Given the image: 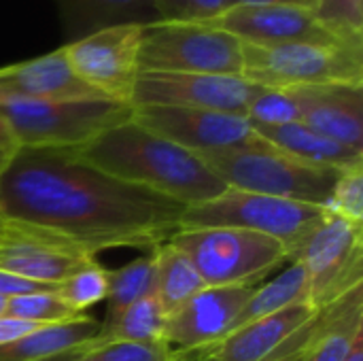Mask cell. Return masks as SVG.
Returning <instances> with one entry per match:
<instances>
[{"mask_svg":"<svg viewBox=\"0 0 363 361\" xmlns=\"http://www.w3.org/2000/svg\"><path fill=\"white\" fill-rule=\"evenodd\" d=\"M185 206L123 183L72 149L17 147L0 174V219L60 238L85 255L153 249L181 226Z\"/></svg>","mask_w":363,"mask_h":361,"instance_id":"1","label":"cell"},{"mask_svg":"<svg viewBox=\"0 0 363 361\" xmlns=\"http://www.w3.org/2000/svg\"><path fill=\"white\" fill-rule=\"evenodd\" d=\"M72 153L123 183L151 189L183 206L202 204L228 189L198 153L153 134L134 119L102 132Z\"/></svg>","mask_w":363,"mask_h":361,"instance_id":"2","label":"cell"},{"mask_svg":"<svg viewBox=\"0 0 363 361\" xmlns=\"http://www.w3.org/2000/svg\"><path fill=\"white\" fill-rule=\"evenodd\" d=\"M134 106L106 98L89 100H0L17 147L77 149L132 119Z\"/></svg>","mask_w":363,"mask_h":361,"instance_id":"3","label":"cell"},{"mask_svg":"<svg viewBox=\"0 0 363 361\" xmlns=\"http://www.w3.org/2000/svg\"><path fill=\"white\" fill-rule=\"evenodd\" d=\"M168 243L189 257L206 287H255L287 264L279 240L238 228H179Z\"/></svg>","mask_w":363,"mask_h":361,"instance_id":"4","label":"cell"},{"mask_svg":"<svg viewBox=\"0 0 363 361\" xmlns=\"http://www.w3.org/2000/svg\"><path fill=\"white\" fill-rule=\"evenodd\" d=\"M328 217L323 206L228 187L213 200L185 206L179 228H238L279 240L289 257Z\"/></svg>","mask_w":363,"mask_h":361,"instance_id":"5","label":"cell"},{"mask_svg":"<svg viewBox=\"0 0 363 361\" xmlns=\"http://www.w3.org/2000/svg\"><path fill=\"white\" fill-rule=\"evenodd\" d=\"M242 77L262 87L363 85V43H242Z\"/></svg>","mask_w":363,"mask_h":361,"instance_id":"6","label":"cell"},{"mask_svg":"<svg viewBox=\"0 0 363 361\" xmlns=\"http://www.w3.org/2000/svg\"><path fill=\"white\" fill-rule=\"evenodd\" d=\"M200 157L228 187L315 206L325 204L338 177L336 170L302 164L270 143L259 149H236Z\"/></svg>","mask_w":363,"mask_h":361,"instance_id":"7","label":"cell"},{"mask_svg":"<svg viewBox=\"0 0 363 361\" xmlns=\"http://www.w3.org/2000/svg\"><path fill=\"white\" fill-rule=\"evenodd\" d=\"M140 72L187 74H242V40L206 23H151L143 26Z\"/></svg>","mask_w":363,"mask_h":361,"instance_id":"8","label":"cell"},{"mask_svg":"<svg viewBox=\"0 0 363 361\" xmlns=\"http://www.w3.org/2000/svg\"><path fill=\"white\" fill-rule=\"evenodd\" d=\"M289 262L302 264L308 300L321 311L363 285V226L328 215Z\"/></svg>","mask_w":363,"mask_h":361,"instance_id":"9","label":"cell"},{"mask_svg":"<svg viewBox=\"0 0 363 361\" xmlns=\"http://www.w3.org/2000/svg\"><path fill=\"white\" fill-rule=\"evenodd\" d=\"M132 119L198 155L259 149L268 145L245 115L234 113L181 106H134Z\"/></svg>","mask_w":363,"mask_h":361,"instance_id":"10","label":"cell"},{"mask_svg":"<svg viewBox=\"0 0 363 361\" xmlns=\"http://www.w3.org/2000/svg\"><path fill=\"white\" fill-rule=\"evenodd\" d=\"M140 38L143 26H113L66 43L64 53L70 68L85 85L108 100L130 102L140 72Z\"/></svg>","mask_w":363,"mask_h":361,"instance_id":"11","label":"cell"},{"mask_svg":"<svg viewBox=\"0 0 363 361\" xmlns=\"http://www.w3.org/2000/svg\"><path fill=\"white\" fill-rule=\"evenodd\" d=\"M262 85L242 74H187V72H138L132 106H181L247 115Z\"/></svg>","mask_w":363,"mask_h":361,"instance_id":"12","label":"cell"},{"mask_svg":"<svg viewBox=\"0 0 363 361\" xmlns=\"http://www.w3.org/2000/svg\"><path fill=\"white\" fill-rule=\"evenodd\" d=\"M234 34L247 45L274 47L291 43H363L347 40L323 26L315 11L294 4H259V6H232L215 21L206 23Z\"/></svg>","mask_w":363,"mask_h":361,"instance_id":"13","label":"cell"},{"mask_svg":"<svg viewBox=\"0 0 363 361\" xmlns=\"http://www.w3.org/2000/svg\"><path fill=\"white\" fill-rule=\"evenodd\" d=\"M253 287H204L166 321V343L179 351H202L236 330V319Z\"/></svg>","mask_w":363,"mask_h":361,"instance_id":"14","label":"cell"},{"mask_svg":"<svg viewBox=\"0 0 363 361\" xmlns=\"http://www.w3.org/2000/svg\"><path fill=\"white\" fill-rule=\"evenodd\" d=\"M91 255L45 232L21 223L2 221L0 270L45 285H60Z\"/></svg>","mask_w":363,"mask_h":361,"instance_id":"15","label":"cell"},{"mask_svg":"<svg viewBox=\"0 0 363 361\" xmlns=\"http://www.w3.org/2000/svg\"><path fill=\"white\" fill-rule=\"evenodd\" d=\"M289 89L300 104L304 126L363 151V85H304Z\"/></svg>","mask_w":363,"mask_h":361,"instance_id":"16","label":"cell"},{"mask_svg":"<svg viewBox=\"0 0 363 361\" xmlns=\"http://www.w3.org/2000/svg\"><path fill=\"white\" fill-rule=\"evenodd\" d=\"M104 98L70 68L64 47L0 68V100H89ZM108 100V98H106Z\"/></svg>","mask_w":363,"mask_h":361,"instance_id":"17","label":"cell"},{"mask_svg":"<svg viewBox=\"0 0 363 361\" xmlns=\"http://www.w3.org/2000/svg\"><path fill=\"white\" fill-rule=\"evenodd\" d=\"M317 315L319 311L311 302L296 304L274 315L255 319L202 351H206L215 361H266L285 349V345L304 326L315 321Z\"/></svg>","mask_w":363,"mask_h":361,"instance_id":"18","label":"cell"},{"mask_svg":"<svg viewBox=\"0 0 363 361\" xmlns=\"http://www.w3.org/2000/svg\"><path fill=\"white\" fill-rule=\"evenodd\" d=\"M66 43L113 26L157 23L153 0H55Z\"/></svg>","mask_w":363,"mask_h":361,"instance_id":"19","label":"cell"},{"mask_svg":"<svg viewBox=\"0 0 363 361\" xmlns=\"http://www.w3.org/2000/svg\"><path fill=\"white\" fill-rule=\"evenodd\" d=\"M253 130L274 149L315 168L342 172L349 168L363 166V151L351 149L338 140H332L311 130L302 121L274 126V128H253Z\"/></svg>","mask_w":363,"mask_h":361,"instance_id":"20","label":"cell"},{"mask_svg":"<svg viewBox=\"0 0 363 361\" xmlns=\"http://www.w3.org/2000/svg\"><path fill=\"white\" fill-rule=\"evenodd\" d=\"M100 334V321L89 315L40 326L36 332L19 338L17 343L0 347V361H40L49 355L83 347Z\"/></svg>","mask_w":363,"mask_h":361,"instance_id":"21","label":"cell"},{"mask_svg":"<svg viewBox=\"0 0 363 361\" xmlns=\"http://www.w3.org/2000/svg\"><path fill=\"white\" fill-rule=\"evenodd\" d=\"M155 257V283H153V296L162 304L164 313L170 317L177 313L189 298H194L198 291H202L206 285L202 277L198 274L196 266L189 262V257L177 249L172 243H162L151 249Z\"/></svg>","mask_w":363,"mask_h":361,"instance_id":"22","label":"cell"},{"mask_svg":"<svg viewBox=\"0 0 363 361\" xmlns=\"http://www.w3.org/2000/svg\"><path fill=\"white\" fill-rule=\"evenodd\" d=\"M304 302H311L306 272H304L302 264L289 262V266L281 274H277L272 281H268L259 287H253L251 296L247 298V302L236 319V330L255 319L274 315L279 311H285L289 306L304 304Z\"/></svg>","mask_w":363,"mask_h":361,"instance_id":"23","label":"cell"},{"mask_svg":"<svg viewBox=\"0 0 363 361\" xmlns=\"http://www.w3.org/2000/svg\"><path fill=\"white\" fill-rule=\"evenodd\" d=\"M166 321L168 315L164 313L157 298L145 296L134 304L125 306L113 317H104L100 323L98 340H125V343H166Z\"/></svg>","mask_w":363,"mask_h":361,"instance_id":"24","label":"cell"},{"mask_svg":"<svg viewBox=\"0 0 363 361\" xmlns=\"http://www.w3.org/2000/svg\"><path fill=\"white\" fill-rule=\"evenodd\" d=\"M155 283V257L149 251L134 262L108 270V294H106V317L117 315L125 306L134 304L136 300L151 296Z\"/></svg>","mask_w":363,"mask_h":361,"instance_id":"25","label":"cell"},{"mask_svg":"<svg viewBox=\"0 0 363 361\" xmlns=\"http://www.w3.org/2000/svg\"><path fill=\"white\" fill-rule=\"evenodd\" d=\"M57 294L77 315H85L87 309L106 300L108 270L96 257H89L57 285Z\"/></svg>","mask_w":363,"mask_h":361,"instance_id":"26","label":"cell"},{"mask_svg":"<svg viewBox=\"0 0 363 361\" xmlns=\"http://www.w3.org/2000/svg\"><path fill=\"white\" fill-rule=\"evenodd\" d=\"M185 351L172 349L168 343H125L94 338L83 347L81 361H181Z\"/></svg>","mask_w":363,"mask_h":361,"instance_id":"27","label":"cell"},{"mask_svg":"<svg viewBox=\"0 0 363 361\" xmlns=\"http://www.w3.org/2000/svg\"><path fill=\"white\" fill-rule=\"evenodd\" d=\"M4 315L36 323V326H51V323H62L68 319L79 317L57 294V289L51 291H32V294H21L13 296L6 300Z\"/></svg>","mask_w":363,"mask_h":361,"instance_id":"28","label":"cell"},{"mask_svg":"<svg viewBox=\"0 0 363 361\" xmlns=\"http://www.w3.org/2000/svg\"><path fill=\"white\" fill-rule=\"evenodd\" d=\"M253 128H274L300 121V104L289 87H262L247 115Z\"/></svg>","mask_w":363,"mask_h":361,"instance_id":"29","label":"cell"},{"mask_svg":"<svg viewBox=\"0 0 363 361\" xmlns=\"http://www.w3.org/2000/svg\"><path fill=\"white\" fill-rule=\"evenodd\" d=\"M323 211L328 215L363 226V166L338 172Z\"/></svg>","mask_w":363,"mask_h":361,"instance_id":"30","label":"cell"},{"mask_svg":"<svg viewBox=\"0 0 363 361\" xmlns=\"http://www.w3.org/2000/svg\"><path fill=\"white\" fill-rule=\"evenodd\" d=\"M317 19L347 40H363V0H317Z\"/></svg>","mask_w":363,"mask_h":361,"instance_id":"31","label":"cell"},{"mask_svg":"<svg viewBox=\"0 0 363 361\" xmlns=\"http://www.w3.org/2000/svg\"><path fill=\"white\" fill-rule=\"evenodd\" d=\"M164 23H211L228 9V0H153Z\"/></svg>","mask_w":363,"mask_h":361,"instance_id":"32","label":"cell"},{"mask_svg":"<svg viewBox=\"0 0 363 361\" xmlns=\"http://www.w3.org/2000/svg\"><path fill=\"white\" fill-rule=\"evenodd\" d=\"M57 289V285H45V283H34L15 274H9L4 270H0V296L2 298H13V296H21V294H32V291H51Z\"/></svg>","mask_w":363,"mask_h":361,"instance_id":"33","label":"cell"},{"mask_svg":"<svg viewBox=\"0 0 363 361\" xmlns=\"http://www.w3.org/2000/svg\"><path fill=\"white\" fill-rule=\"evenodd\" d=\"M317 317H319V315H317ZM315 323H317V319L311 321L308 326H304V328L285 345V349H281L274 357H270V360L266 361H302V355H304V351H306V347H308V340H311V336H313Z\"/></svg>","mask_w":363,"mask_h":361,"instance_id":"34","label":"cell"},{"mask_svg":"<svg viewBox=\"0 0 363 361\" xmlns=\"http://www.w3.org/2000/svg\"><path fill=\"white\" fill-rule=\"evenodd\" d=\"M38 328L40 326L30 323V321H23V319H17V317L0 315V347L11 345V343H17L19 338L36 332Z\"/></svg>","mask_w":363,"mask_h":361,"instance_id":"35","label":"cell"},{"mask_svg":"<svg viewBox=\"0 0 363 361\" xmlns=\"http://www.w3.org/2000/svg\"><path fill=\"white\" fill-rule=\"evenodd\" d=\"M230 9L232 6H259V4H294V6H304L315 11L317 0H228Z\"/></svg>","mask_w":363,"mask_h":361,"instance_id":"36","label":"cell"},{"mask_svg":"<svg viewBox=\"0 0 363 361\" xmlns=\"http://www.w3.org/2000/svg\"><path fill=\"white\" fill-rule=\"evenodd\" d=\"M0 147L11 151V153L17 149V143H15V138H13V134H11V130H9V126H6L2 115H0Z\"/></svg>","mask_w":363,"mask_h":361,"instance_id":"37","label":"cell"},{"mask_svg":"<svg viewBox=\"0 0 363 361\" xmlns=\"http://www.w3.org/2000/svg\"><path fill=\"white\" fill-rule=\"evenodd\" d=\"M85 347V345H83ZM83 347H74V349H68V351H62V353H55V355H49L40 361H81V353H83Z\"/></svg>","mask_w":363,"mask_h":361,"instance_id":"38","label":"cell"},{"mask_svg":"<svg viewBox=\"0 0 363 361\" xmlns=\"http://www.w3.org/2000/svg\"><path fill=\"white\" fill-rule=\"evenodd\" d=\"M181 361H215L206 351H185Z\"/></svg>","mask_w":363,"mask_h":361,"instance_id":"39","label":"cell"},{"mask_svg":"<svg viewBox=\"0 0 363 361\" xmlns=\"http://www.w3.org/2000/svg\"><path fill=\"white\" fill-rule=\"evenodd\" d=\"M347 361H363V340H359V343L355 345L353 353L349 355V360Z\"/></svg>","mask_w":363,"mask_h":361,"instance_id":"40","label":"cell"},{"mask_svg":"<svg viewBox=\"0 0 363 361\" xmlns=\"http://www.w3.org/2000/svg\"><path fill=\"white\" fill-rule=\"evenodd\" d=\"M11 155H13L11 151H6V149H2V147H0V174H2V172H4V168L9 166Z\"/></svg>","mask_w":363,"mask_h":361,"instance_id":"41","label":"cell"},{"mask_svg":"<svg viewBox=\"0 0 363 361\" xmlns=\"http://www.w3.org/2000/svg\"><path fill=\"white\" fill-rule=\"evenodd\" d=\"M4 309H6V298L0 296V315H4Z\"/></svg>","mask_w":363,"mask_h":361,"instance_id":"42","label":"cell"},{"mask_svg":"<svg viewBox=\"0 0 363 361\" xmlns=\"http://www.w3.org/2000/svg\"><path fill=\"white\" fill-rule=\"evenodd\" d=\"M0 230H2V219H0Z\"/></svg>","mask_w":363,"mask_h":361,"instance_id":"43","label":"cell"}]
</instances>
